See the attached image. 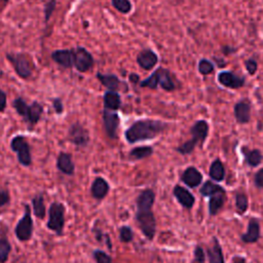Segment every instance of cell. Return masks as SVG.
<instances>
[{
	"mask_svg": "<svg viewBox=\"0 0 263 263\" xmlns=\"http://www.w3.org/2000/svg\"><path fill=\"white\" fill-rule=\"evenodd\" d=\"M168 124L158 119L144 118L134 121L124 132V138L127 143L135 144L144 141L153 140L162 134Z\"/></svg>",
	"mask_w": 263,
	"mask_h": 263,
	"instance_id": "6da1fadb",
	"label": "cell"
},
{
	"mask_svg": "<svg viewBox=\"0 0 263 263\" xmlns=\"http://www.w3.org/2000/svg\"><path fill=\"white\" fill-rule=\"evenodd\" d=\"M209 130H210V126L205 120L203 119L196 120L189 129L191 139L179 145L176 148V151L182 155L191 154L197 145L201 147L202 144L205 142L209 135Z\"/></svg>",
	"mask_w": 263,
	"mask_h": 263,
	"instance_id": "7a4b0ae2",
	"label": "cell"
},
{
	"mask_svg": "<svg viewBox=\"0 0 263 263\" xmlns=\"http://www.w3.org/2000/svg\"><path fill=\"white\" fill-rule=\"evenodd\" d=\"M139 85L143 88L150 89H156L158 86H160L165 91H173L177 87L173 73L170 70L161 67L157 68L146 79L141 80Z\"/></svg>",
	"mask_w": 263,
	"mask_h": 263,
	"instance_id": "3957f363",
	"label": "cell"
},
{
	"mask_svg": "<svg viewBox=\"0 0 263 263\" xmlns=\"http://www.w3.org/2000/svg\"><path fill=\"white\" fill-rule=\"evenodd\" d=\"M6 59L20 78L29 79L32 76L35 63L30 54L26 52H7Z\"/></svg>",
	"mask_w": 263,
	"mask_h": 263,
	"instance_id": "277c9868",
	"label": "cell"
},
{
	"mask_svg": "<svg viewBox=\"0 0 263 263\" xmlns=\"http://www.w3.org/2000/svg\"><path fill=\"white\" fill-rule=\"evenodd\" d=\"M65 205L60 201H53L48 209V219L46 222V228L57 235L61 236L64 233L65 227Z\"/></svg>",
	"mask_w": 263,
	"mask_h": 263,
	"instance_id": "5b68a950",
	"label": "cell"
},
{
	"mask_svg": "<svg viewBox=\"0 0 263 263\" xmlns=\"http://www.w3.org/2000/svg\"><path fill=\"white\" fill-rule=\"evenodd\" d=\"M135 221L139 229L148 240H153L156 233V219L151 210H137Z\"/></svg>",
	"mask_w": 263,
	"mask_h": 263,
	"instance_id": "8992f818",
	"label": "cell"
},
{
	"mask_svg": "<svg viewBox=\"0 0 263 263\" xmlns=\"http://www.w3.org/2000/svg\"><path fill=\"white\" fill-rule=\"evenodd\" d=\"M25 212L22 218L18 220L14 227V234L16 238L22 241H29L32 238L33 230H34V223L32 218V209L28 203L24 204Z\"/></svg>",
	"mask_w": 263,
	"mask_h": 263,
	"instance_id": "52a82bcc",
	"label": "cell"
},
{
	"mask_svg": "<svg viewBox=\"0 0 263 263\" xmlns=\"http://www.w3.org/2000/svg\"><path fill=\"white\" fill-rule=\"evenodd\" d=\"M10 149L15 152L17 161L22 166L29 167L32 164V154L30 144L23 135L14 136L10 141Z\"/></svg>",
	"mask_w": 263,
	"mask_h": 263,
	"instance_id": "ba28073f",
	"label": "cell"
},
{
	"mask_svg": "<svg viewBox=\"0 0 263 263\" xmlns=\"http://www.w3.org/2000/svg\"><path fill=\"white\" fill-rule=\"evenodd\" d=\"M73 49V67L79 73H86L95 66L92 54L83 46H76Z\"/></svg>",
	"mask_w": 263,
	"mask_h": 263,
	"instance_id": "9c48e42d",
	"label": "cell"
},
{
	"mask_svg": "<svg viewBox=\"0 0 263 263\" xmlns=\"http://www.w3.org/2000/svg\"><path fill=\"white\" fill-rule=\"evenodd\" d=\"M68 140L78 148H85L90 141L89 132L80 122H74L68 128Z\"/></svg>",
	"mask_w": 263,
	"mask_h": 263,
	"instance_id": "30bf717a",
	"label": "cell"
},
{
	"mask_svg": "<svg viewBox=\"0 0 263 263\" xmlns=\"http://www.w3.org/2000/svg\"><path fill=\"white\" fill-rule=\"evenodd\" d=\"M102 120L107 136L112 140L117 139V130L120 124V117L118 113L116 111L104 109L102 112Z\"/></svg>",
	"mask_w": 263,
	"mask_h": 263,
	"instance_id": "8fae6325",
	"label": "cell"
},
{
	"mask_svg": "<svg viewBox=\"0 0 263 263\" xmlns=\"http://www.w3.org/2000/svg\"><path fill=\"white\" fill-rule=\"evenodd\" d=\"M218 82L224 87L237 89L246 84V78L232 71H221L217 75Z\"/></svg>",
	"mask_w": 263,
	"mask_h": 263,
	"instance_id": "7c38bea8",
	"label": "cell"
},
{
	"mask_svg": "<svg viewBox=\"0 0 263 263\" xmlns=\"http://www.w3.org/2000/svg\"><path fill=\"white\" fill-rule=\"evenodd\" d=\"M137 64L146 71L152 70L158 63V55L151 48H144L136 57Z\"/></svg>",
	"mask_w": 263,
	"mask_h": 263,
	"instance_id": "4fadbf2b",
	"label": "cell"
},
{
	"mask_svg": "<svg viewBox=\"0 0 263 263\" xmlns=\"http://www.w3.org/2000/svg\"><path fill=\"white\" fill-rule=\"evenodd\" d=\"M251 102L247 98L236 102L233 107V114L236 122L239 124L248 123L251 119Z\"/></svg>",
	"mask_w": 263,
	"mask_h": 263,
	"instance_id": "5bb4252c",
	"label": "cell"
},
{
	"mask_svg": "<svg viewBox=\"0 0 263 263\" xmlns=\"http://www.w3.org/2000/svg\"><path fill=\"white\" fill-rule=\"evenodd\" d=\"M180 180L189 188H196L201 185L203 176L195 166L186 167L180 176Z\"/></svg>",
	"mask_w": 263,
	"mask_h": 263,
	"instance_id": "9a60e30c",
	"label": "cell"
},
{
	"mask_svg": "<svg viewBox=\"0 0 263 263\" xmlns=\"http://www.w3.org/2000/svg\"><path fill=\"white\" fill-rule=\"evenodd\" d=\"M173 195L177 199V201L187 210H190L193 208L195 203V197L194 195L185 187L177 184L173 188Z\"/></svg>",
	"mask_w": 263,
	"mask_h": 263,
	"instance_id": "2e32d148",
	"label": "cell"
},
{
	"mask_svg": "<svg viewBox=\"0 0 263 263\" xmlns=\"http://www.w3.org/2000/svg\"><path fill=\"white\" fill-rule=\"evenodd\" d=\"M50 58L57 65H59L64 69L73 68V49L72 48L53 50L50 54Z\"/></svg>",
	"mask_w": 263,
	"mask_h": 263,
	"instance_id": "e0dca14e",
	"label": "cell"
},
{
	"mask_svg": "<svg viewBox=\"0 0 263 263\" xmlns=\"http://www.w3.org/2000/svg\"><path fill=\"white\" fill-rule=\"evenodd\" d=\"M43 106L37 102V101H33L29 106H28V109H27V112L25 114V116L23 117V120L29 125V126H34L36 125L41 117H42V114H43Z\"/></svg>",
	"mask_w": 263,
	"mask_h": 263,
	"instance_id": "ac0fdd59",
	"label": "cell"
},
{
	"mask_svg": "<svg viewBox=\"0 0 263 263\" xmlns=\"http://www.w3.org/2000/svg\"><path fill=\"white\" fill-rule=\"evenodd\" d=\"M109 191H110V185L108 181L101 176L96 177L90 186L91 196L96 200H103L108 195Z\"/></svg>",
	"mask_w": 263,
	"mask_h": 263,
	"instance_id": "d6986e66",
	"label": "cell"
},
{
	"mask_svg": "<svg viewBox=\"0 0 263 263\" xmlns=\"http://www.w3.org/2000/svg\"><path fill=\"white\" fill-rule=\"evenodd\" d=\"M57 168L66 176H73L75 173V163L72 155L68 152L61 151L57 158Z\"/></svg>",
	"mask_w": 263,
	"mask_h": 263,
	"instance_id": "ffe728a7",
	"label": "cell"
},
{
	"mask_svg": "<svg viewBox=\"0 0 263 263\" xmlns=\"http://www.w3.org/2000/svg\"><path fill=\"white\" fill-rule=\"evenodd\" d=\"M260 236V223L257 218L253 217L249 220L247 231L240 235V239L245 243H255L259 240Z\"/></svg>",
	"mask_w": 263,
	"mask_h": 263,
	"instance_id": "44dd1931",
	"label": "cell"
},
{
	"mask_svg": "<svg viewBox=\"0 0 263 263\" xmlns=\"http://www.w3.org/2000/svg\"><path fill=\"white\" fill-rule=\"evenodd\" d=\"M205 251L209 263H225L223 250L217 237L214 236L212 238V241L209 246H206Z\"/></svg>",
	"mask_w": 263,
	"mask_h": 263,
	"instance_id": "7402d4cb",
	"label": "cell"
},
{
	"mask_svg": "<svg viewBox=\"0 0 263 263\" xmlns=\"http://www.w3.org/2000/svg\"><path fill=\"white\" fill-rule=\"evenodd\" d=\"M155 202V192L150 189H144L136 199L137 210H151Z\"/></svg>",
	"mask_w": 263,
	"mask_h": 263,
	"instance_id": "603a6c76",
	"label": "cell"
},
{
	"mask_svg": "<svg viewBox=\"0 0 263 263\" xmlns=\"http://www.w3.org/2000/svg\"><path fill=\"white\" fill-rule=\"evenodd\" d=\"M97 79L101 82V84L107 88V90H113V91H117L120 89L122 82L120 81V79L118 78V76H116L115 74L112 73H101L98 72L96 75Z\"/></svg>",
	"mask_w": 263,
	"mask_h": 263,
	"instance_id": "cb8c5ba5",
	"label": "cell"
},
{
	"mask_svg": "<svg viewBox=\"0 0 263 263\" xmlns=\"http://www.w3.org/2000/svg\"><path fill=\"white\" fill-rule=\"evenodd\" d=\"M103 105L104 109L117 111L121 107V97L117 91L106 90L103 96Z\"/></svg>",
	"mask_w": 263,
	"mask_h": 263,
	"instance_id": "d4e9b609",
	"label": "cell"
},
{
	"mask_svg": "<svg viewBox=\"0 0 263 263\" xmlns=\"http://www.w3.org/2000/svg\"><path fill=\"white\" fill-rule=\"evenodd\" d=\"M209 198H210L209 203H208L209 214H210V216H215L220 212V210L224 205V202L226 199V191L225 190L219 191V192L211 195Z\"/></svg>",
	"mask_w": 263,
	"mask_h": 263,
	"instance_id": "484cf974",
	"label": "cell"
},
{
	"mask_svg": "<svg viewBox=\"0 0 263 263\" xmlns=\"http://www.w3.org/2000/svg\"><path fill=\"white\" fill-rule=\"evenodd\" d=\"M243 160L248 166L256 167L261 164L263 160V154L259 149H247L242 150Z\"/></svg>",
	"mask_w": 263,
	"mask_h": 263,
	"instance_id": "4316f807",
	"label": "cell"
},
{
	"mask_svg": "<svg viewBox=\"0 0 263 263\" xmlns=\"http://www.w3.org/2000/svg\"><path fill=\"white\" fill-rule=\"evenodd\" d=\"M209 176L215 182H222L225 178V167L223 162L216 158L212 161L210 168H209Z\"/></svg>",
	"mask_w": 263,
	"mask_h": 263,
	"instance_id": "83f0119b",
	"label": "cell"
},
{
	"mask_svg": "<svg viewBox=\"0 0 263 263\" xmlns=\"http://www.w3.org/2000/svg\"><path fill=\"white\" fill-rule=\"evenodd\" d=\"M32 212L36 218L39 220H43L46 215V208L44 203V196L42 193L36 194L32 200Z\"/></svg>",
	"mask_w": 263,
	"mask_h": 263,
	"instance_id": "f1b7e54d",
	"label": "cell"
},
{
	"mask_svg": "<svg viewBox=\"0 0 263 263\" xmlns=\"http://www.w3.org/2000/svg\"><path fill=\"white\" fill-rule=\"evenodd\" d=\"M153 154L151 146H137L129 150L128 158L132 160H142L150 157Z\"/></svg>",
	"mask_w": 263,
	"mask_h": 263,
	"instance_id": "f546056e",
	"label": "cell"
},
{
	"mask_svg": "<svg viewBox=\"0 0 263 263\" xmlns=\"http://www.w3.org/2000/svg\"><path fill=\"white\" fill-rule=\"evenodd\" d=\"M225 190L222 186L218 185L217 183H215L214 181L208 180L205 181L201 187L199 188V193L203 196V197H210L211 195L219 192V191H223Z\"/></svg>",
	"mask_w": 263,
	"mask_h": 263,
	"instance_id": "4dcf8cb0",
	"label": "cell"
},
{
	"mask_svg": "<svg viewBox=\"0 0 263 263\" xmlns=\"http://www.w3.org/2000/svg\"><path fill=\"white\" fill-rule=\"evenodd\" d=\"M235 209L236 213L243 215L249 209V197L243 192L235 193Z\"/></svg>",
	"mask_w": 263,
	"mask_h": 263,
	"instance_id": "1f68e13d",
	"label": "cell"
},
{
	"mask_svg": "<svg viewBox=\"0 0 263 263\" xmlns=\"http://www.w3.org/2000/svg\"><path fill=\"white\" fill-rule=\"evenodd\" d=\"M11 245L8 238L4 236H0V263H6L10 252H11Z\"/></svg>",
	"mask_w": 263,
	"mask_h": 263,
	"instance_id": "d6a6232c",
	"label": "cell"
},
{
	"mask_svg": "<svg viewBox=\"0 0 263 263\" xmlns=\"http://www.w3.org/2000/svg\"><path fill=\"white\" fill-rule=\"evenodd\" d=\"M112 6L122 14H128L133 9L130 0H111Z\"/></svg>",
	"mask_w": 263,
	"mask_h": 263,
	"instance_id": "836d02e7",
	"label": "cell"
},
{
	"mask_svg": "<svg viewBox=\"0 0 263 263\" xmlns=\"http://www.w3.org/2000/svg\"><path fill=\"white\" fill-rule=\"evenodd\" d=\"M92 233L98 241L104 242L109 250H112V241H111L109 235L103 231V229H101L100 227H97V225H93Z\"/></svg>",
	"mask_w": 263,
	"mask_h": 263,
	"instance_id": "e575fe53",
	"label": "cell"
},
{
	"mask_svg": "<svg viewBox=\"0 0 263 263\" xmlns=\"http://www.w3.org/2000/svg\"><path fill=\"white\" fill-rule=\"evenodd\" d=\"M118 236L121 242L128 243L134 239V230L128 225H122L118 229Z\"/></svg>",
	"mask_w": 263,
	"mask_h": 263,
	"instance_id": "d590c367",
	"label": "cell"
},
{
	"mask_svg": "<svg viewBox=\"0 0 263 263\" xmlns=\"http://www.w3.org/2000/svg\"><path fill=\"white\" fill-rule=\"evenodd\" d=\"M214 69H215V65L210 60H208V59H200L198 61L197 70H198L199 74H201L203 76L210 75L211 73L214 72Z\"/></svg>",
	"mask_w": 263,
	"mask_h": 263,
	"instance_id": "8d00e7d4",
	"label": "cell"
},
{
	"mask_svg": "<svg viewBox=\"0 0 263 263\" xmlns=\"http://www.w3.org/2000/svg\"><path fill=\"white\" fill-rule=\"evenodd\" d=\"M92 258L96 263H113L111 256L99 249L92 252Z\"/></svg>",
	"mask_w": 263,
	"mask_h": 263,
	"instance_id": "74e56055",
	"label": "cell"
},
{
	"mask_svg": "<svg viewBox=\"0 0 263 263\" xmlns=\"http://www.w3.org/2000/svg\"><path fill=\"white\" fill-rule=\"evenodd\" d=\"M57 7V0H48L44 4V21L47 23Z\"/></svg>",
	"mask_w": 263,
	"mask_h": 263,
	"instance_id": "f35d334b",
	"label": "cell"
},
{
	"mask_svg": "<svg viewBox=\"0 0 263 263\" xmlns=\"http://www.w3.org/2000/svg\"><path fill=\"white\" fill-rule=\"evenodd\" d=\"M193 257L195 263H204L205 262V253L200 246H195L193 251Z\"/></svg>",
	"mask_w": 263,
	"mask_h": 263,
	"instance_id": "ab89813d",
	"label": "cell"
},
{
	"mask_svg": "<svg viewBox=\"0 0 263 263\" xmlns=\"http://www.w3.org/2000/svg\"><path fill=\"white\" fill-rule=\"evenodd\" d=\"M245 67H246V70L248 71V73L251 76H253V75L256 74V72L258 70V63L255 59L250 58L245 62Z\"/></svg>",
	"mask_w": 263,
	"mask_h": 263,
	"instance_id": "60d3db41",
	"label": "cell"
},
{
	"mask_svg": "<svg viewBox=\"0 0 263 263\" xmlns=\"http://www.w3.org/2000/svg\"><path fill=\"white\" fill-rule=\"evenodd\" d=\"M10 202V194L6 188L0 189V209L9 204Z\"/></svg>",
	"mask_w": 263,
	"mask_h": 263,
	"instance_id": "b9f144b4",
	"label": "cell"
},
{
	"mask_svg": "<svg viewBox=\"0 0 263 263\" xmlns=\"http://www.w3.org/2000/svg\"><path fill=\"white\" fill-rule=\"evenodd\" d=\"M254 185L258 189H263V167L258 170L254 175Z\"/></svg>",
	"mask_w": 263,
	"mask_h": 263,
	"instance_id": "7bdbcfd3",
	"label": "cell"
},
{
	"mask_svg": "<svg viewBox=\"0 0 263 263\" xmlns=\"http://www.w3.org/2000/svg\"><path fill=\"white\" fill-rule=\"evenodd\" d=\"M51 102H52V108H53L55 114H58V115L63 114V112H64V103H63L62 99L61 98H53L51 100Z\"/></svg>",
	"mask_w": 263,
	"mask_h": 263,
	"instance_id": "ee69618b",
	"label": "cell"
},
{
	"mask_svg": "<svg viewBox=\"0 0 263 263\" xmlns=\"http://www.w3.org/2000/svg\"><path fill=\"white\" fill-rule=\"evenodd\" d=\"M7 106V95L0 88V113L4 112Z\"/></svg>",
	"mask_w": 263,
	"mask_h": 263,
	"instance_id": "f6af8a7d",
	"label": "cell"
},
{
	"mask_svg": "<svg viewBox=\"0 0 263 263\" xmlns=\"http://www.w3.org/2000/svg\"><path fill=\"white\" fill-rule=\"evenodd\" d=\"M128 79H129V81H130L133 84H140V82H141L140 76H139L138 74H136V73H130V74L128 75Z\"/></svg>",
	"mask_w": 263,
	"mask_h": 263,
	"instance_id": "bcb514c9",
	"label": "cell"
},
{
	"mask_svg": "<svg viewBox=\"0 0 263 263\" xmlns=\"http://www.w3.org/2000/svg\"><path fill=\"white\" fill-rule=\"evenodd\" d=\"M232 263H247L246 258L241 256H234L232 259Z\"/></svg>",
	"mask_w": 263,
	"mask_h": 263,
	"instance_id": "7dc6e473",
	"label": "cell"
},
{
	"mask_svg": "<svg viewBox=\"0 0 263 263\" xmlns=\"http://www.w3.org/2000/svg\"><path fill=\"white\" fill-rule=\"evenodd\" d=\"M2 1H3L4 3H7V2H8V0H2Z\"/></svg>",
	"mask_w": 263,
	"mask_h": 263,
	"instance_id": "c3c4849f",
	"label": "cell"
}]
</instances>
